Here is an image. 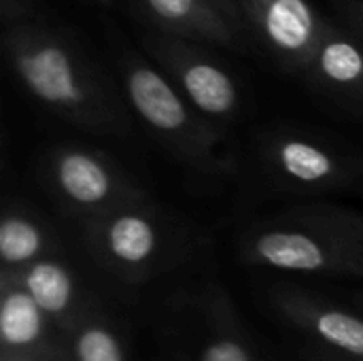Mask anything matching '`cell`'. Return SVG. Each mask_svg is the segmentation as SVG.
<instances>
[{
	"mask_svg": "<svg viewBox=\"0 0 363 361\" xmlns=\"http://www.w3.org/2000/svg\"><path fill=\"white\" fill-rule=\"evenodd\" d=\"M2 51L19 87L47 113L96 136H128L132 111L121 87L36 11L2 26Z\"/></svg>",
	"mask_w": 363,
	"mask_h": 361,
	"instance_id": "cell-1",
	"label": "cell"
},
{
	"mask_svg": "<svg viewBox=\"0 0 363 361\" xmlns=\"http://www.w3.org/2000/svg\"><path fill=\"white\" fill-rule=\"evenodd\" d=\"M236 251L253 268L363 279V213L319 200L289 204L245 226Z\"/></svg>",
	"mask_w": 363,
	"mask_h": 361,
	"instance_id": "cell-2",
	"label": "cell"
},
{
	"mask_svg": "<svg viewBox=\"0 0 363 361\" xmlns=\"http://www.w3.org/2000/svg\"><path fill=\"white\" fill-rule=\"evenodd\" d=\"M119 72L130 111L170 157L200 177L236 174L238 162L225 147V130L196 111L147 55L121 51Z\"/></svg>",
	"mask_w": 363,
	"mask_h": 361,
	"instance_id": "cell-3",
	"label": "cell"
},
{
	"mask_svg": "<svg viewBox=\"0 0 363 361\" xmlns=\"http://www.w3.org/2000/svg\"><path fill=\"white\" fill-rule=\"evenodd\" d=\"M83 243L108 277L143 285L183 264L196 236L185 219L147 194L87 221Z\"/></svg>",
	"mask_w": 363,
	"mask_h": 361,
	"instance_id": "cell-4",
	"label": "cell"
},
{
	"mask_svg": "<svg viewBox=\"0 0 363 361\" xmlns=\"http://www.w3.org/2000/svg\"><path fill=\"white\" fill-rule=\"evenodd\" d=\"M264 177L283 194L319 198L363 189V151L325 132L279 123L255 136Z\"/></svg>",
	"mask_w": 363,
	"mask_h": 361,
	"instance_id": "cell-5",
	"label": "cell"
},
{
	"mask_svg": "<svg viewBox=\"0 0 363 361\" xmlns=\"http://www.w3.org/2000/svg\"><path fill=\"white\" fill-rule=\"evenodd\" d=\"M36 177L57 209L83 226L115 206L147 196L106 151L87 143H55L40 151Z\"/></svg>",
	"mask_w": 363,
	"mask_h": 361,
	"instance_id": "cell-6",
	"label": "cell"
},
{
	"mask_svg": "<svg viewBox=\"0 0 363 361\" xmlns=\"http://www.w3.org/2000/svg\"><path fill=\"white\" fill-rule=\"evenodd\" d=\"M166 313L181 349L179 361H259L232 298L219 283L177 294Z\"/></svg>",
	"mask_w": 363,
	"mask_h": 361,
	"instance_id": "cell-7",
	"label": "cell"
},
{
	"mask_svg": "<svg viewBox=\"0 0 363 361\" xmlns=\"http://www.w3.org/2000/svg\"><path fill=\"white\" fill-rule=\"evenodd\" d=\"M140 45L147 57L204 117L221 128L240 117V83L206 45L153 32H147Z\"/></svg>",
	"mask_w": 363,
	"mask_h": 361,
	"instance_id": "cell-8",
	"label": "cell"
},
{
	"mask_svg": "<svg viewBox=\"0 0 363 361\" xmlns=\"http://www.w3.org/2000/svg\"><path fill=\"white\" fill-rule=\"evenodd\" d=\"M247 34L287 74L304 79L330 23L311 0H238Z\"/></svg>",
	"mask_w": 363,
	"mask_h": 361,
	"instance_id": "cell-9",
	"label": "cell"
},
{
	"mask_svg": "<svg viewBox=\"0 0 363 361\" xmlns=\"http://www.w3.org/2000/svg\"><path fill=\"white\" fill-rule=\"evenodd\" d=\"M274 315L311 349L363 360V311L347 309L304 285L274 283L268 289Z\"/></svg>",
	"mask_w": 363,
	"mask_h": 361,
	"instance_id": "cell-10",
	"label": "cell"
},
{
	"mask_svg": "<svg viewBox=\"0 0 363 361\" xmlns=\"http://www.w3.org/2000/svg\"><path fill=\"white\" fill-rule=\"evenodd\" d=\"M336 106L363 117V45L340 23H328L302 79Z\"/></svg>",
	"mask_w": 363,
	"mask_h": 361,
	"instance_id": "cell-11",
	"label": "cell"
},
{
	"mask_svg": "<svg viewBox=\"0 0 363 361\" xmlns=\"http://www.w3.org/2000/svg\"><path fill=\"white\" fill-rule=\"evenodd\" d=\"M128 4L153 34L225 49H242L247 38L211 0H128Z\"/></svg>",
	"mask_w": 363,
	"mask_h": 361,
	"instance_id": "cell-12",
	"label": "cell"
},
{
	"mask_svg": "<svg viewBox=\"0 0 363 361\" xmlns=\"http://www.w3.org/2000/svg\"><path fill=\"white\" fill-rule=\"evenodd\" d=\"M53 332H60L40 311L34 298L26 291L13 272H0V345L2 360L40 353L62 343Z\"/></svg>",
	"mask_w": 363,
	"mask_h": 361,
	"instance_id": "cell-13",
	"label": "cell"
},
{
	"mask_svg": "<svg viewBox=\"0 0 363 361\" xmlns=\"http://www.w3.org/2000/svg\"><path fill=\"white\" fill-rule=\"evenodd\" d=\"M13 274L62 334L91 309L79 274L60 255L38 260Z\"/></svg>",
	"mask_w": 363,
	"mask_h": 361,
	"instance_id": "cell-14",
	"label": "cell"
},
{
	"mask_svg": "<svg viewBox=\"0 0 363 361\" xmlns=\"http://www.w3.org/2000/svg\"><path fill=\"white\" fill-rule=\"evenodd\" d=\"M62 240L55 228L30 204L6 202L0 217L2 272H17L38 260L60 255Z\"/></svg>",
	"mask_w": 363,
	"mask_h": 361,
	"instance_id": "cell-15",
	"label": "cell"
},
{
	"mask_svg": "<svg viewBox=\"0 0 363 361\" xmlns=\"http://www.w3.org/2000/svg\"><path fill=\"white\" fill-rule=\"evenodd\" d=\"M62 347L70 361H128L119 323L98 309H89L64 332Z\"/></svg>",
	"mask_w": 363,
	"mask_h": 361,
	"instance_id": "cell-16",
	"label": "cell"
},
{
	"mask_svg": "<svg viewBox=\"0 0 363 361\" xmlns=\"http://www.w3.org/2000/svg\"><path fill=\"white\" fill-rule=\"evenodd\" d=\"M338 21L363 45V0H334Z\"/></svg>",
	"mask_w": 363,
	"mask_h": 361,
	"instance_id": "cell-17",
	"label": "cell"
},
{
	"mask_svg": "<svg viewBox=\"0 0 363 361\" xmlns=\"http://www.w3.org/2000/svg\"><path fill=\"white\" fill-rule=\"evenodd\" d=\"M32 13H34V4L30 0H0V21H2V26L26 19Z\"/></svg>",
	"mask_w": 363,
	"mask_h": 361,
	"instance_id": "cell-18",
	"label": "cell"
},
{
	"mask_svg": "<svg viewBox=\"0 0 363 361\" xmlns=\"http://www.w3.org/2000/svg\"><path fill=\"white\" fill-rule=\"evenodd\" d=\"M225 17L228 21L242 34H247L245 30V21H242V15H240V6H238V0H211Z\"/></svg>",
	"mask_w": 363,
	"mask_h": 361,
	"instance_id": "cell-19",
	"label": "cell"
},
{
	"mask_svg": "<svg viewBox=\"0 0 363 361\" xmlns=\"http://www.w3.org/2000/svg\"><path fill=\"white\" fill-rule=\"evenodd\" d=\"M2 361H70L64 347H53V349H47V351H40V353H30V355H19V357H9V360Z\"/></svg>",
	"mask_w": 363,
	"mask_h": 361,
	"instance_id": "cell-20",
	"label": "cell"
},
{
	"mask_svg": "<svg viewBox=\"0 0 363 361\" xmlns=\"http://www.w3.org/2000/svg\"><path fill=\"white\" fill-rule=\"evenodd\" d=\"M308 360L311 361H363V360H353V357H342V355H334V353H325V351H317V349H311V351H308Z\"/></svg>",
	"mask_w": 363,
	"mask_h": 361,
	"instance_id": "cell-21",
	"label": "cell"
},
{
	"mask_svg": "<svg viewBox=\"0 0 363 361\" xmlns=\"http://www.w3.org/2000/svg\"><path fill=\"white\" fill-rule=\"evenodd\" d=\"M355 302H357V304L362 306V311H363V291H359V294L355 296Z\"/></svg>",
	"mask_w": 363,
	"mask_h": 361,
	"instance_id": "cell-22",
	"label": "cell"
},
{
	"mask_svg": "<svg viewBox=\"0 0 363 361\" xmlns=\"http://www.w3.org/2000/svg\"><path fill=\"white\" fill-rule=\"evenodd\" d=\"M94 2H98V4H111V0H94Z\"/></svg>",
	"mask_w": 363,
	"mask_h": 361,
	"instance_id": "cell-23",
	"label": "cell"
},
{
	"mask_svg": "<svg viewBox=\"0 0 363 361\" xmlns=\"http://www.w3.org/2000/svg\"><path fill=\"white\" fill-rule=\"evenodd\" d=\"M177 361H179V360H177Z\"/></svg>",
	"mask_w": 363,
	"mask_h": 361,
	"instance_id": "cell-24",
	"label": "cell"
}]
</instances>
